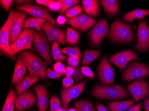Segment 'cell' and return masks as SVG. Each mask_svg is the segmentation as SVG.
Returning a JSON list of instances; mask_svg holds the SVG:
<instances>
[{"instance_id":"obj_11","label":"cell","mask_w":149,"mask_h":111,"mask_svg":"<svg viewBox=\"0 0 149 111\" xmlns=\"http://www.w3.org/2000/svg\"><path fill=\"white\" fill-rule=\"evenodd\" d=\"M17 9L18 10L29 13L35 18L45 19L55 26H57L56 21L51 16L47 10L41 7L26 4L17 6Z\"/></svg>"},{"instance_id":"obj_42","label":"cell","mask_w":149,"mask_h":111,"mask_svg":"<svg viewBox=\"0 0 149 111\" xmlns=\"http://www.w3.org/2000/svg\"><path fill=\"white\" fill-rule=\"evenodd\" d=\"M80 69L84 75L86 77L91 78H95L93 72L90 68L88 66H82L80 68Z\"/></svg>"},{"instance_id":"obj_31","label":"cell","mask_w":149,"mask_h":111,"mask_svg":"<svg viewBox=\"0 0 149 111\" xmlns=\"http://www.w3.org/2000/svg\"><path fill=\"white\" fill-rule=\"evenodd\" d=\"M62 53L69 57H72L78 60L82 57V55L79 48L77 47H68L63 48L61 50Z\"/></svg>"},{"instance_id":"obj_35","label":"cell","mask_w":149,"mask_h":111,"mask_svg":"<svg viewBox=\"0 0 149 111\" xmlns=\"http://www.w3.org/2000/svg\"><path fill=\"white\" fill-rule=\"evenodd\" d=\"M83 7L81 5H78L70 8L65 13V16L68 18H72L80 15L83 11Z\"/></svg>"},{"instance_id":"obj_20","label":"cell","mask_w":149,"mask_h":111,"mask_svg":"<svg viewBox=\"0 0 149 111\" xmlns=\"http://www.w3.org/2000/svg\"><path fill=\"white\" fill-rule=\"evenodd\" d=\"M81 1L86 14L92 16L94 18H97L100 11L98 1L82 0Z\"/></svg>"},{"instance_id":"obj_34","label":"cell","mask_w":149,"mask_h":111,"mask_svg":"<svg viewBox=\"0 0 149 111\" xmlns=\"http://www.w3.org/2000/svg\"><path fill=\"white\" fill-rule=\"evenodd\" d=\"M10 48L13 55H15L19 52L23 50L22 32H21L15 41L10 45Z\"/></svg>"},{"instance_id":"obj_15","label":"cell","mask_w":149,"mask_h":111,"mask_svg":"<svg viewBox=\"0 0 149 111\" xmlns=\"http://www.w3.org/2000/svg\"><path fill=\"white\" fill-rule=\"evenodd\" d=\"M42 30L46 32L47 39L50 41H55L62 45L66 44V33L64 30L58 29L52 23L46 21L42 27Z\"/></svg>"},{"instance_id":"obj_7","label":"cell","mask_w":149,"mask_h":111,"mask_svg":"<svg viewBox=\"0 0 149 111\" xmlns=\"http://www.w3.org/2000/svg\"><path fill=\"white\" fill-rule=\"evenodd\" d=\"M127 89L135 102H138L149 96V85L148 82L143 79L135 80L127 85Z\"/></svg>"},{"instance_id":"obj_48","label":"cell","mask_w":149,"mask_h":111,"mask_svg":"<svg viewBox=\"0 0 149 111\" xmlns=\"http://www.w3.org/2000/svg\"><path fill=\"white\" fill-rule=\"evenodd\" d=\"M96 105L98 111H109L107 108L102 103L97 102L96 103Z\"/></svg>"},{"instance_id":"obj_41","label":"cell","mask_w":149,"mask_h":111,"mask_svg":"<svg viewBox=\"0 0 149 111\" xmlns=\"http://www.w3.org/2000/svg\"><path fill=\"white\" fill-rule=\"evenodd\" d=\"M47 76L48 78L51 79H55L56 78H59L63 76V74H60L53 70L52 68H49L47 70Z\"/></svg>"},{"instance_id":"obj_49","label":"cell","mask_w":149,"mask_h":111,"mask_svg":"<svg viewBox=\"0 0 149 111\" xmlns=\"http://www.w3.org/2000/svg\"><path fill=\"white\" fill-rule=\"evenodd\" d=\"M143 106L146 111H149V98H147L143 101Z\"/></svg>"},{"instance_id":"obj_13","label":"cell","mask_w":149,"mask_h":111,"mask_svg":"<svg viewBox=\"0 0 149 111\" xmlns=\"http://www.w3.org/2000/svg\"><path fill=\"white\" fill-rule=\"evenodd\" d=\"M132 60H139L136 53L131 50H125L114 54L109 58L110 62L118 67L120 70L124 69Z\"/></svg>"},{"instance_id":"obj_39","label":"cell","mask_w":149,"mask_h":111,"mask_svg":"<svg viewBox=\"0 0 149 111\" xmlns=\"http://www.w3.org/2000/svg\"><path fill=\"white\" fill-rule=\"evenodd\" d=\"M63 86L65 89L72 87L74 84V80L71 76H66L63 80Z\"/></svg>"},{"instance_id":"obj_2","label":"cell","mask_w":149,"mask_h":111,"mask_svg":"<svg viewBox=\"0 0 149 111\" xmlns=\"http://www.w3.org/2000/svg\"><path fill=\"white\" fill-rule=\"evenodd\" d=\"M93 97L105 100H119L129 97L127 90L121 85H100L94 87L91 91Z\"/></svg>"},{"instance_id":"obj_51","label":"cell","mask_w":149,"mask_h":111,"mask_svg":"<svg viewBox=\"0 0 149 111\" xmlns=\"http://www.w3.org/2000/svg\"><path fill=\"white\" fill-rule=\"evenodd\" d=\"M68 111H77L76 108H71L68 109Z\"/></svg>"},{"instance_id":"obj_27","label":"cell","mask_w":149,"mask_h":111,"mask_svg":"<svg viewBox=\"0 0 149 111\" xmlns=\"http://www.w3.org/2000/svg\"><path fill=\"white\" fill-rule=\"evenodd\" d=\"M84 57L81 62L82 65H88L92 62L96 61L101 54V51L99 50H86L83 52Z\"/></svg>"},{"instance_id":"obj_25","label":"cell","mask_w":149,"mask_h":111,"mask_svg":"<svg viewBox=\"0 0 149 111\" xmlns=\"http://www.w3.org/2000/svg\"><path fill=\"white\" fill-rule=\"evenodd\" d=\"M22 42L24 50H29L34 51L32 48L31 42L34 38V30L31 29H24L22 32Z\"/></svg>"},{"instance_id":"obj_8","label":"cell","mask_w":149,"mask_h":111,"mask_svg":"<svg viewBox=\"0 0 149 111\" xmlns=\"http://www.w3.org/2000/svg\"><path fill=\"white\" fill-rule=\"evenodd\" d=\"M109 32V29L107 20L105 18L100 19L89 32L91 42L95 46H100L104 39L108 36Z\"/></svg>"},{"instance_id":"obj_12","label":"cell","mask_w":149,"mask_h":111,"mask_svg":"<svg viewBox=\"0 0 149 111\" xmlns=\"http://www.w3.org/2000/svg\"><path fill=\"white\" fill-rule=\"evenodd\" d=\"M137 37L138 43L134 46V48L140 52L148 51L149 50V28L146 20L138 23Z\"/></svg>"},{"instance_id":"obj_44","label":"cell","mask_w":149,"mask_h":111,"mask_svg":"<svg viewBox=\"0 0 149 111\" xmlns=\"http://www.w3.org/2000/svg\"><path fill=\"white\" fill-rule=\"evenodd\" d=\"M79 60H77L72 57H69L68 58V64L72 68L77 67L78 66Z\"/></svg>"},{"instance_id":"obj_17","label":"cell","mask_w":149,"mask_h":111,"mask_svg":"<svg viewBox=\"0 0 149 111\" xmlns=\"http://www.w3.org/2000/svg\"><path fill=\"white\" fill-rule=\"evenodd\" d=\"M27 15V14L26 13L21 12L13 22L10 30L9 38L10 44L15 42L19 37L21 33L24 20L26 17Z\"/></svg>"},{"instance_id":"obj_3","label":"cell","mask_w":149,"mask_h":111,"mask_svg":"<svg viewBox=\"0 0 149 111\" xmlns=\"http://www.w3.org/2000/svg\"><path fill=\"white\" fill-rule=\"evenodd\" d=\"M109 39L114 42L130 43L134 41V36L131 26L117 19L110 26Z\"/></svg>"},{"instance_id":"obj_6","label":"cell","mask_w":149,"mask_h":111,"mask_svg":"<svg viewBox=\"0 0 149 111\" xmlns=\"http://www.w3.org/2000/svg\"><path fill=\"white\" fill-rule=\"evenodd\" d=\"M33 44L36 50L45 61L48 64H52L51 49L46 35L41 32L34 31Z\"/></svg>"},{"instance_id":"obj_28","label":"cell","mask_w":149,"mask_h":111,"mask_svg":"<svg viewBox=\"0 0 149 111\" xmlns=\"http://www.w3.org/2000/svg\"><path fill=\"white\" fill-rule=\"evenodd\" d=\"M16 95L14 89L11 88L6 98L2 111H13L15 107Z\"/></svg>"},{"instance_id":"obj_5","label":"cell","mask_w":149,"mask_h":111,"mask_svg":"<svg viewBox=\"0 0 149 111\" xmlns=\"http://www.w3.org/2000/svg\"><path fill=\"white\" fill-rule=\"evenodd\" d=\"M149 75V66L139 62L134 61L128 64L124 69L122 76L124 81H131L134 80L144 79Z\"/></svg>"},{"instance_id":"obj_16","label":"cell","mask_w":149,"mask_h":111,"mask_svg":"<svg viewBox=\"0 0 149 111\" xmlns=\"http://www.w3.org/2000/svg\"><path fill=\"white\" fill-rule=\"evenodd\" d=\"M37 101V97L30 90L26 91L19 95L15 101L16 111H22L31 108Z\"/></svg>"},{"instance_id":"obj_45","label":"cell","mask_w":149,"mask_h":111,"mask_svg":"<svg viewBox=\"0 0 149 111\" xmlns=\"http://www.w3.org/2000/svg\"><path fill=\"white\" fill-rule=\"evenodd\" d=\"M67 20L63 16L59 15L57 18L56 22L58 25H63L67 22Z\"/></svg>"},{"instance_id":"obj_10","label":"cell","mask_w":149,"mask_h":111,"mask_svg":"<svg viewBox=\"0 0 149 111\" xmlns=\"http://www.w3.org/2000/svg\"><path fill=\"white\" fill-rule=\"evenodd\" d=\"M97 74L99 79L103 85H107L113 84L114 71L106 56H104L100 61L97 68Z\"/></svg>"},{"instance_id":"obj_36","label":"cell","mask_w":149,"mask_h":111,"mask_svg":"<svg viewBox=\"0 0 149 111\" xmlns=\"http://www.w3.org/2000/svg\"><path fill=\"white\" fill-rule=\"evenodd\" d=\"M61 108V102L56 96L51 97L50 100V111H58Z\"/></svg>"},{"instance_id":"obj_9","label":"cell","mask_w":149,"mask_h":111,"mask_svg":"<svg viewBox=\"0 0 149 111\" xmlns=\"http://www.w3.org/2000/svg\"><path fill=\"white\" fill-rule=\"evenodd\" d=\"M87 81H83L70 88L62 89L61 91L60 97L63 108L68 110L70 101L77 98L84 91Z\"/></svg>"},{"instance_id":"obj_30","label":"cell","mask_w":149,"mask_h":111,"mask_svg":"<svg viewBox=\"0 0 149 111\" xmlns=\"http://www.w3.org/2000/svg\"><path fill=\"white\" fill-rule=\"evenodd\" d=\"M74 106L77 111H96L93 103L86 100H81L76 102Z\"/></svg>"},{"instance_id":"obj_21","label":"cell","mask_w":149,"mask_h":111,"mask_svg":"<svg viewBox=\"0 0 149 111\" xmlns=\"http://www.w3.org/2000/svg\"><path fill=\"white\" fill-rule=\"evenodd\" d=\"M26 68L27 67L25 63L18 57L12 79V84H18L23 79Z\"/></svg>"},{"instance_id":"obj_24","label":"cell","mask_w":149,"mask_h":111,"mask_svg":"<svg viewBox=\"0 0 149 111\" xmlns=\"http://www.w3.org/2000/svg\"><path fill=\"white\" fill-rule=\"evenodd\" d=\"M45 19L31 17L25 20L23 23L22 28L24 29L33 28L38 32H41L44 23L46 22Z\"/></svg>"},{"instance_id":"obj_32","label":"cell","mask_w":149,"mask_h":111,"mask_svg":"<svg viewBox=\"0 0 149 111\" xmlns=\"http://www.w3.org/2000/svg\"><path fill=\"white\" fill-rule=\"evenodd\" d=\"M52 52L53 58L55 61H64L68 58L62 54L61 50H59L58 43L56 41H54L52 43Z\"/></svg>"},{"instance_id":"obj_53","label":"cell","mask_w":149,"mask_h":111,"mask_svg":"<svg viewBox=\"0 0 149 111\" xmlns=\"http://www.w3.org/2000/svg\"></svg>"},{"instance_id":"obj_18","label":"cell","mask_w":149,"mask_h":111,"mask_svg":"<svg viewBox=\"0 0 149 111\" xmlns=\"http://www.w3.org/2000/svg\"><path fill=\"white\" fill-rule=\"evenodd\" d=\"M37 98L38 111H47L48 108V92L45 86L38 85L33 87Z\"/></svg>"},{"instance_id":"obj_47","label":"cell","mask_w":149,"mask_h":111,"mask_svg":"<svg viewBox=\"0 0 149 111\" xmlns=\"http://www.w3.org/2000/svg\"><path fill=\"white\" fill-rule=\"evenodd\" d=\"M141 103L137 104L136 105L131 107L126 111H141Z\"/></svg>"},{"instance_id":"obj_50","label":"cell","mask_w":149,"mask_h":111,"mask_svg":"<svg viewBox=\"0 0 149 111\" xmlns=\"http://www.w3.org/2000/svg\"><path fill=\"white\" fill-rule=\"evenodd\" d=\"M50 0H36V2L39 5H43L47 6Z\"/></svg>"},{"instance_id":"obj_26","label":"cell","mask_w":149,"mask_h":111,"mask_svg":"<svg viewBox=\"0 0 149 111\" xmlns=\"http://www.w3.org/2000/svg\"><path fill=\"white\" fill-rule=\"evenodd\" d=\"M100 1L104 10L109 14L114 15L118 12L119 6L118 1L102 0Z\"/></svg>"},{"instance_id":"obj_19","label":"cell","mask_w":149,"mask_h":111,"mask_svg":"<svg viewBox=\"0 0 149 111\" xmlns=\"http://www.w3.org/2000/svg\"><path fill=\"white\" fill-rule=\"evenodd\" d=\"M39 77L31 76L30 74L25 76V77L15 86L17 95H20L26 91L30 87L37 82Z\"/></svg>"},{"instance_id":"obj_52","label":"cell","mask_w":149,"mask_h":111,"mask_svg":"<svg viewBox=\"0 0 149 111\" xmlns=\"http://www.w3.org/2000/svg\"><path fill=\"white\" fill-rule=\"evenodd\" d=\"M67 110L64 108H60L58 111H67Z\"/></svg>"},{"instance_id":"obj_46","label":"cell","mask_w":149,"mask_h":111,"mask_svg":"<svg viewBox=\"0 0 149 111\" xmlns=\"http://www.w3.org/2000/svg\"><path fill=\"white\" fill-rule=\"evenodd\" d=\"M74 72L73 68L72 67L68 66L66 68L65 75L66 76H72Z\"/></svg>"},{"instance_id":"obj_22","label":"cell","mask_w":149,"mask_h":111,"mask_svg":"<svg viewBox=\"0 0 149 111\" xmlns=\"http://www.w3.org/2000/svg\"><path fill=\"white\" fill-rule=\"evenodd\" d=\"M147 16H149V10L136 9L125 14L123 19L126 22L133 23L135 19L143 20Z\"/></svg>"},{"instance_id":"obj_43","label":"cell","mask_w":149,"mask_h":111,"mask_svg":"<svg viewBox=\"0 0 149 111\" xmlns=\"http://www.w3.org/2000/svg\"><path fill=\"white\" fill-rule=\"evenodd\" d=\"M13 1L12 0H1L0 2L3 9L6 11L8 12L10 10L11 6L13 3Z\"/></svg>"},{"instance_id":"obj_1","label":"cell","mask_w":149,"mask_h":111,"mask_svg":"<svg viewBox=\"0 0 149 111\" xmlns=\"http://www.w3.org/2000/svg\"><path fill=\"white\" fill-rule=\"evenodd\" d=\"M18 57L25 63L31 76L47 81V65L44 61L30 51L22 52Z\"/></svg>"},{"instance_id":"obj_40","label":"cell","mask_w":149,"mask_h":111,"mask_svg":"<svg viewBox=\"0 0 149 111\" xmlns=\"http://www.w3.org/2000/svg\"><path fill=\"white\" fill-rule=\"evenodd\" d=\"M54 70L58 73L65 75L66 68L63 64L60 61H58L54 65Z\"/></svg>"},{"instance_id":"obj_29","label":"cell","mask_w":149,"mask_h":111,"mask_svg":"<svg viewBox=\"0 0 149 111\" xmlns=\"http://www.w3.org/2000/svg\"><path fill=\"white\" fill-rule=\"evenodd\" d=\"M80 39V33L79 32L71 28H68L66 35V41L70 45H76Z\"/></svg>"},{"instance_id":"obj_37","label":"cell","mask_w":149,"mask_h":111,"mask_svg":"<svg viewBox=\"0 0 149 111\" xmlns=\"http://www.w3.org/2000/svg\"><path fill=\"white\" fill-rule=\"evenodd\" d=\"M73 68L74 72L72 77L74 79L76 82L77 83L79 81L83 80L87 78V77L84 75L81 71V69L79 68V66Z\"/></svg>"},{"instance_id":"obj_33","label":"cell","mask_w":149,"mask_h":111,"mask_svg":"<svg viewBox=\"0 0 149 111\" xmlns=\"http://www.w3.org/2000/svg\"><path fill=\"white\" fill-rule=\"evenodd\" d=\"M58 1L61 5V8L58 11L60 14L67 12L70 8L79 2V1L77 0H58Z\"/></svg>"},{"instance_id":"obj_4","label":"cell","mask_w":149,"mask_h":111,"mask_svg":"<svg viewBox=\"0 0 149 111\" xmlns=\"http://www.w3.org/2000/svg\"><path fill=\"white\" fill-rule=\"evenodd\" d=\"M21 11H15L12 10L10 11L9 17L6 21L4 24L0 31V44H1V51L2 53L15 60L14 55L11 51L10 45V33L11 26L13 22L14 21L17 17L21 13Z\"/></svg>"},{"instance_id":"obj_38","label":"cell","mask_w":149,"mask_h":111,"mask_svg":"<svg viewBox=\"0 0 149 111\" xmlns=\"http://www.w3.org/2000/svg\"><path fill=\"white\" fill-rule=\"evenodd\" d=\"M47 7L51 11H59L61 8V5L58 1L50 0Z\"/></svg>"},{"instance_id":"obj_23","label":"cell","mask_w":149,"mask_h":111,"mask_svg":"<svg viewBox=\"0 0 149 111\" xmlns=\"http://www.w3.org/2000/svg\"><path fill=\"white\" fill-rule=\"evenodd\" d=\"M134 99L123 101H112L108 103V108L111 111H126L134 104Z\"/></svg>"},{"instance_id":"obj_14","label":"cell","mask_w":149,"mask_h":111,"mask_svg":"<svg viewBox=\"0 0 149 111\" xmlns=\"http://www.w3.org/2000/svg\"><path fill=\"white\" fill-rule=\"evenodd\" d=\"M66 23L83 32H86L90 28L97 23L96 20L85 13L77 16L72 18L67 19Z\"/></svg>"}]
</instances>
